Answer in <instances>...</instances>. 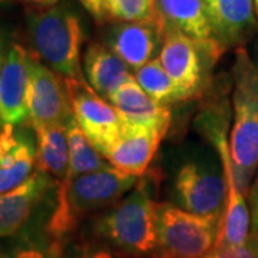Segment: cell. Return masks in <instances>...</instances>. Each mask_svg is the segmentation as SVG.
<instances>
[{
    "label": "cell",
    "mask_w": 258,
    "mask_h": 258,
    "mask_svg": "<svg viewBox=\"0 0 258 258\" xmlns=\"http://www.w3.org/2000/svg\"><path fill=\"white\" fill-rule=\"evenodd\" d=\"M138 179L139 176L123 174L111 166L59 182L56 205L45 231L55 241L69 238L85 217L115 205L137 185Z\"/></svg>",
    "instance_id": "6da1fadb"
},
{
    "label": "cell",
    "mask_w": 258,
    "mask_h": 258,
    "mask_svg": "<svg viewBox=\"0 0 258 258\" xmlns=\"http://www.w3.org/2000/svg\"><path fill=\"white\" fill-rule=\"evenodd\" d=\"M234 76V122L230 151L235 181L247 198L258 166V72L245 47L235 52Z\"/></svg>",
    "instance_id": "7a4b0ae2"
},
{
    "label": "cell",
    "mask_w": 258,
    "mask_h": 258,
    "mask_svg": "<svg viewBox=\"0 0 258 258\" xmlns=\"http://www.w3.org/2000/svg\"><path fill=\"white\" fill-rule=\"evenodd\" d=\"M158 204L148 178H139L129 195L112 205L95 230L112 248L131 257L152 255L157 247Z\"/></svg>",
    "instance_id": "3957f363"
},
{
    "label": "cell",
    "mask_w": 258,
    "mask_h": 258,
    "mask_svg": "<svg viewBox=\"0 0 258 258\" xmlns=\"http://www.w3.org/2000/svg\"><path fill=\"white\" fill-rule=\"evenodd\" d=\"M28 36L35 56L53 72L63 79L82 76L83 30L79 18L72 10L53 6L30 15Z\"/></svg>",
    "instance_id": "277c9868"
},
{
    "label": "cell",
    "mask_w": 258,
    "mask_h": 258,
    "mask_svg": "<svg viewBox=\"0 0 258 258\" xmlns=\"http://www.w3.org/2000/svg\"><path fill=\"white\" fill-rule=\"evenodd\" d=\"M220 220L201 217L172 205L158 204L157 247L152 258H205L218 235Z\"/></svg>",
    "instance_id": "5b68a950"
},
{
    "label": "cell",
    "mask_w": 258,
    "mask_h": 258,
    "mask_svg": "<svg viewBox=\"0 0 258 258\" xmlns=\"http://www.w3.org/2000/svg\"><path fill=\"white\" fill-rule=\"evenodd\" d=\"M225 50L217 39L195 40L174 28H165L159 60L175 82L181 101L201 91L208 66H212Z\"/></svg>",
    "instance_id": "8992f818"
},
{
    "label": "cell",
    "mask_w": 258,
    "mask_h": 258,
    "mask_svg": "<svg viewBox=\"0 0 258 258\" xmlns=\"http://www.w3.org/2000/svg\"><path fill=\"white\" fill-rule=\"evenodd\" d=\"M64 82L75 119L105 157L120 137L123 126L122 116L113 105L93 89L83 75L79 78H68Z\"/></svg>",
    "instance_id": "52a82bcc"
},
{
    "label": "cell",
    "mask_w": 258,
    "mask_h": 258,
    "mask_svg": "<svg viewBox=\"0 0 258 258\" xmlns=\"http://www.w3.org/2000/svg\"><path fill=\"white\" fill-rule=\"evenodd\" d=\"M74 116L66 82L36 56L29 71V123L35 128L66 125Z\"/></svg>",
    "instance_id": "ba28073f"
},
{
    "label": "cell",
    "mask_w": 258,
    "mask_h": 258,
    "mask_svg": "<svg viewBox=\"0 0 258 258\" xmlns=\"http://www.w3.org/2000/svg\"><path fill=\"white\" fill-rule=\"evenodd\" d=\"M175 191L181 208L201 217L221 220L227 203V182L208 166L188 162L181 166L175 179Z\"/></svg>",
    "instance_id": "9c48e42d"
},
{
    "label": "cell",
    "mask_w": 258,
    "mask_h": 258,
    "mask_svg": "<svg viewBox=\"0 0 258 258\" xmlns=\"http://www.w3.org/2000/svg\"><path fill=\"white\" fill-rule=\"evenodd\" d=\"M165 36V22L157 18L141 22H118L108 29L105 45L128 64L138 71L161 52Z\"/></svg>",
    "instance_id": "30bf717a"
},
{
    "label": "cell",
    "mask_w": 258,
    "mask_h": 258,
    "mask_svg": "<svg viewBox=\"0 0 258 258\" xmlns=\"http://www.w3.org/2000/svg\"><path fill=\"white\" fill-rule=\"evenodd\" d=\"M30 57L26 49L10 43L0 69V120L10 125L29 122V71Z\"/></svg>",
    "instance_id": "8fae6325"
},
{
    "label": "cell",
    "mask_w": 258,
    "mask_h": 258,
    "mask_svg": "<svg viewBox=\"0 0 258 258\" xmlns=\"http://www.w3.org/2000/svg\"><path fill=\"white\" fill-rule=\"evenodd\" d=\"M52 185L50 175L36 169L23 184L0 195V238H12L28 228Z\"/></svg>",
    "instance_id": "7c38bea8"
},
{
    "label": "cell",
    "mask_w": 258,
    "mask_h": 258,
    "mask_svg": "<svg viewBox=\"0 0 258 258\" xmlns=\"http://www.w3.org/2000/svg\"><path fill=\"white\" fill-rule=\"evenodd\" d=\"M164 135L158 131L123 120L122 132L105 158L118 171L142 176L157 152Z\"/></svg>",
    "instance_id": "4fadbf2b"
},
{
    "label": "cell",
    "mask_w": 258,
    "mask_h": 258,
    "mask_svg": "<svg viewBox=\"0 0 258 258\" xmlns=\"http://www.w3.org/2000/svg\"><path fill=\"white\" fill-rule=\"evenodd\" d=\"M212 35L222 46H241L257 33L254 0H204Z\"/></svg>",
    "instance_id": "5bb4252c"
},
{
    "label": "cell",
    "mask_w": 258,
    "mask_h": 258,
    "mask_svg": "<svg viewBox=\"0 0 258 258\" xmlns=\"http://www.w3.org/2000/svg\"><path fill=\"white\" fill-rule=\"evenodd\" d=\"M36 145L32 137L5 123L0 135V195L22 185L35 171Z\"/></svg>",
    "instance_id": "9a60e30c"
},
{
    "label": "cell",
    "mask_w": 258,
    "mask_h": 258,
    "mask_svg": "<svg viewBox=\"0 0 258 258\" xmlns=\"http://www.w3.org/2000/svg\"><path fill=\"white\" fill-rule=\"evenodd\" d=\"M108 102L116 108L123 120L155 129L165 137L171 125V112L166 105L158 103L147 95L135 78H131L116 92L112 93Z\"/></svg>",
    "instance_id": "2e32d148"
},
{
    "label": "cell",
    "mask_w": 258,
    "mask_h": 258,
    "mask_svg": "<svg viewBox=\"0 0 258 258\" xmlns=\"http://www.w3.org/2000/svg\"><path fill=\"white\" fill-rule=\"evenodd\" d=\"M129 66L106 45L93 42L83 55V71L88 83L105 101H109L125 82L134 78Z\"/></svg>",
    "instance_id": "e0dca14e"
},
{
    "label": "cell",
    "mask_w": 258,
    "mask_h": 258,
    "mask_svg": "<svg viewBox=\"0 0 258 258\" xmlns=\"http://www.w3.org/2000/svg\"><path fill=\"white\" fill-rule=\"evenodd\" d=\"M165 28H174L195 40L215 39L204 0H155Z\"/></svg>",
    "instance_id": "ac0fdd59"
},
{
    "label": "cell",
    "mask_w": 258,
    "mask_h": 258,
    "mask_svg": "<svg viewBox=\"0 0 258 258\" xmlns=\"http://www.w3.org/2000/svg\"><path fill=\"white\" fill-rule=\"evenodd\" d=\"M37 171L53 176L57 184L69 174V141L66 125H47L35 128Z\"/></svg>",
    "instance_id": "d6986e66"
},
{
    "label": "cell",
    "mask_w": 258,
    "mask_h": 258,
    "mask_svg": "<svg viewBox=\"0 0 258 258\" xmlns=\"http://www.w3.org/2000/svg\"><path fill=\"white\" fill-rule=\"evenodd\" d=\"M66 132L69 141V174L66 179H74L81 175L93 174L111 168V164L102 155L85 134L75 116L66 122Z\"/></svg>",
    "instance_id": "ffe728a7"
},
{
    "label": "cell",
    "mask_w": 258,
    "mask_h": 258,
    "mask_svg": "<svg viewBox=\"0 0 258 258\" xmlns=\"http://www.w3.org/2000/svg\"><path fill=\"white\" fill-rule=\"evenodd\" d=\"M134 78L145 93L158 103L168 105L172 102H181V95L175 82L166 74L159 57L152 59L145 66L135 71Z\"/></svg>",
    "instance_id": "44dd1931"
},
{
    "label": "cell",
    "mask_w": 258,
    "mask_h": 258,
    "mask_svg": "<svg viewBox=\"0 0 258 258\" xmlns=\"http://www.w3.org/2000/svg\"><path fill=\"white\" fill-rule=\"evenodd\" d=\"M13 240L0 247V258H57L60 242L49 234L20 232Z\"/></svg>",
    "instance_id": "7402d4cb"
},
{
    "label": "cell",
    "mask_w": 258,
    "mask_h": 258,
    "mask_svg": "<svg viewBox=\"0 0 258 258\" xmlns=\"http://www.w3.org/2000/svg\"><path fill=\"white\" fill-rule=\"evenodd\" d=\"M109 20L141 22L158 16L155 0H106Z\"/></svg>",
    "instance_id": "603a6c76"
},
{
    "label": "cell",
    "mask_w": 258,
    "mask_h": 258,
    "mask_svg": "<svg viewBox=\"0 0 258 258\" xmlns=\"http://www.w3.org/2000/svg\"><path fill=\"white\" fill-rule=\"evenodd\" d=\"M57 258H115V254L106 242L69 237L60 242Z\"/></svg>",
    "instance_id": "cb8c5ba5"
},
{
    "label": "cell",
    "mask_w": 258,
    "mask_h": 258,
    "mask_svg": "<svg viewBox=\"0 0 258 258\" xmlns=\"http://www.w3.org/2000/svg\"><path fill=\"white\" fill-rule=\"evenodd\" d=\"M205 258H258V235L251 232L245 242L232 247L214 248Z\"/></svg>",
    "instance_id": "d4e9b609"
},
{
    "label": "cell",
    "mask_w": 258,
    "mask_h": 258,
    "mask_svg": "<svg viewBox=\"0 0 258 258\" xmlns=\"http://www.w3.org/2000/svg\"><path fill=\"white\" fill-rule=\"evenodd\" d=\"M247 198H248L249 218H251V232L258 235V172L249 186Z\"/></svg>",
    "instance_id": "484cf974"
},
{
    "label": "cell",
    "mask_w": 258,
    "mask_h": 258,
    "mask_svg": "<svg viewBox=\"0 0 258 258\" xmlns=\"http://www.w3.org/2000/svg\"><path fill=\"white\" fill-rule=\"evenodd\" d=\"M79 2L98 23H103V22L109 20L108 9H106V0H79Z\"/></svg>",
    "instance_id": "4316f807"
},
{
    "label": "cell",
    "mask_w": 258,
    "mask_h": 258,
    "mask_svg": "<svg viewBox=\"0 0 258 258\" xmlns=\"http://www.w3.org/2000/svg\"><path fill=\"white\" fill-rule=\"evenodd\" d=\"M9 46L8 45V37H6V33L2 30L0 28V69L5 63V59H6V55H8V50H9Z\"/></svg>",
    "instance_id": "83f0119b"
},
{
    "label": "cell",
    "mask_w": 258,
    "mask_h": 258,
    "mask_svg": "<svg viewBox=\"0 0 258 258\" xmlns=\"http://www.w3.org/2000/svg\"><path fill=\"white\" fill-rule=\"evenodd\" d=\"M251 59H252V62H254V64H255V69H257V72H258V39H255V42H254V47H252V56H251Z\"/></svg>",
    "instance_id": "f1b7e54d"
},
{
    "label": "cell",
    "mask_w": 258,
    "mask_h": 258,
    "mask_svg": "<svg viewBox=\"0 0 258 258\" xmlns=\"http://www.w3.org/2000/svg\"><path fill=\"white\" fill-rule=\"evenodd\" d=\"M30 2L37 3V5H46V6H49V5H53V3H56L57 0H30Z\"/></svg>",
    "instance_id": "f546056e"
},
{
    "label": "cell",
    "mask_w": 258,
    "mask_h": 258,
    "mask_svg": "<svg viewBox=\"0 0 258 258\" xmlns=\"http://www.w3.org/2000/svg\"><path fill=\"white\" fill-rule=\"evenodd\" d=\"M254 9H255V13L258 16V0H254Z\"/></svg>",
    "instance_id": "4dcf8cb0"
},
{
    "label": "cell",
    "mask_w": 258,
    "mask_h": 258,
    "mask_svg": "<svg viewBox=\"0 0 258 258\" xmlns=\"http://www.w3.org/2000/svg\"><path fill=\"white\" fill-rule=\"evenodd\" d=\"M3 126H5V123L0 120V135H2V131H3Z\"/></svg>",
    "instance_id": "1f68e13d"
},
{
    "label": "cell",
    "mask_w": 258,
    "mask_h": 258,
    "mask_svg": "<svg viewBox=\"0 0 258 258\" xmlns=\"http://www.w3.org/2000/svg\"><path fill=\"white\" fill-rule=\"evenodd\" d=\"M0 2H3V0H0Z\"/></svg>",
    "instance_id": "d6a6232c"
}]
</instances>
